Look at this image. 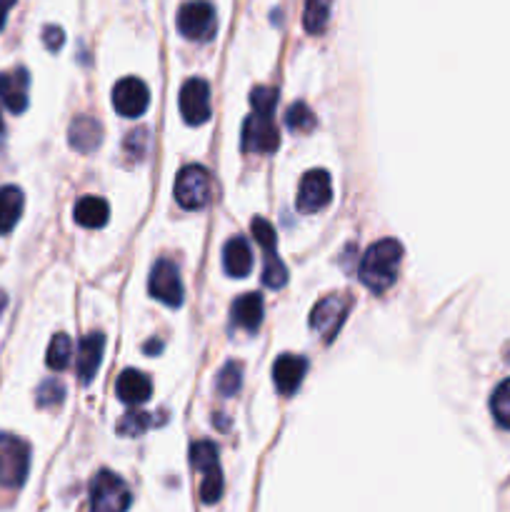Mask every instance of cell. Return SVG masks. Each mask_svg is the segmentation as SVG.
<instances>
[{
    "instance_id": "cell-1",
    "label": "cell",
    "mask_w": 510,
    "mask_h": 512,
    "mask_svg": "<svg viewBox=\"0 0 510 512\" xmlns=\"http://www.w3.org/2000/svg\"><path fill=\"white\" fill-rule=\"evenodd\" d=\"M403 260V245L395 238H383L365 250L360 260V283L373 293H385L395 283L398 265Z\"/></svg>"
},
{
    "instance_id": "cell-2",
    "label": "cell",
    "mask_w": 510,
    "mask_h": 512,
    "mask_svg": "<svg viewBox=\"0 0 510 512\" xmlns=\"http://www.w3.org/2000/svg\"><path fill=\"white\" fill-rule=\"evenodd\" d=\"M133 495L125 480L110 470H100L90 480V512H128Z\"/></svg>"
},
{
    "instance_id": "cell-3",
    "label": "cell",
    "mask_w": 510,
    "mask_h": 512,
    "mask_svg": "<svg viewBox=\"0 0 510 512\" xmlns=\"http://www.w3.org/2000/svg\"><path fill=\"white\" fill-rule=\"evenodd\" d=\"M190 465L203 475V483H200V498H203V503H218L220 495H223V473H220L218 448H215V443L198 440V443L190 445Z\"/></svg>"
},
{
    "instance_id": "cell-4",
    "label": "cell",
    "mask_w": 510,
    "mask_h": 512,
    "mask_svg": "<svg viewBox=\"0 0 510 512\" xmlns=\"http://www.w3.org/2000/svg\"><path fill=\"white\" fill-rule=\"evenodd\" d=\"M30 470V445L15 435L0 433V488H20Z\"/></svg>"
},
{
    "instance_id": "cell-5",
    "label": "cell",
    "mask_w": 510,
    "mask_h": 512,
    "mask_svg": "<svg viewBox=\"0 0 510 512\" xmlns=\"http://www.w3.org/2000/svg\"><path fill=\"white\" fill-rule=\"evenodd\" d=\"M175 200L185 210H200L210 203L213 195V180L203 165H185L175 178Z\"/></svg>"
},
{
    "instance_id": "cell-6",
    "label": "cell",
    "mask_w": 510,
    "mask_h": 512,
    "mask_svg": "<svg viewBox=\"0 0 510 512\" xmlns=\"http://www.w3.org/2000/svg\"><path fill=\"white\" fill-rule=\"evenodd\" d=\"M215 28H218V18H215V8L208 0H188V3L180 5L178 30L183 38L205 43V40L213 38Z\"/></svg>"
},
{
    "instance_id": "cell-7",
    "label": "cell",
    "mask_w": 510,
    "mask_h": 512,
    "mask_svg": "<svg viewBox=\"0 0 510 512\" xmlns=\"http://www.w3.org/2000/svg\"><path fill=\"white\" fill-rule=\"evenodd\" d=\"M350 313V298L348 295H328L320 300L313 310H310V328L330 343L338 335L340 325L345 323Z\"/></svg>"
},
{
    "instance_id": "cell-8",
    "label": "cell",
    "mask_w": 510,
    "mask_h": 512,
    "mask_svg": "<svg viewBox=\"0 0 510 512\" xmlns=\"http://www.w3.org/2000/svg\"><path fill=\"white\" fill-rule=\"evenodd\" d=\"M148 293L150 298L160 300L170 308H178L183 303V283H180V273L173 260L163 258L153 265L148 278Z\"/></svg>"
},
{
    "instance_id": "cell-9",
    "label": "cell",
    "mask_w": 510,
    "mask_h": 512,
    "mask_svg": "<svg viewBox=\"0 0 510 512\" xmlns=\"http://www.w3.org/2000/svg\"><path fill=\"white\" fill-rule=\"evenodd\" d=\"M330 200H333V183H330L328 170H308L300 178L298 198H295L300 213H318L325 205H330Z\"/></svg>"
},
{
    "instance_id": "cell-10",
    "label": "cell",
    "mask_w": 510,
    "mask_h": 512,
    "mask_svg": "<svg viewBox=\"0 0 510 512\" xmlns=\"http://www.w3.org/2000/svg\"><path fill=\"white\" fill-rule=\"evenodd\" d=\"M280 145L278 128H275L273 115L250 113L243 123V150L245 153L268 155L275 153Z\"/></svg>"
},
{
    "instance_id": "cell-11",
    "label": "cell",
    "mask_w": 510,
    "mask_h": 512,
    "mask_svg": "<svg viewBox=\"0 0 510 512\" xmlns=\"http://www.w3.org/2000/svg\"><path fill=\"white\" fill-rule=\"evenodd\" d=\"M180 115L188 125H203L210 118V85L203 78L185 80L180 88Z\"/></svg>"
},
{
    "instance_id": "cell-12",
    "label": "cell",
    "mask_w": 510,
    "mask_h": 512,
    "mask_svg": "<svg viewBox=\"0 0 510 512\" xmlns=\"http://www.w3.org/2000/svg\"><path fill=\"white\" fill-rule=\"evenodd\" d=\"M150 105V90L140 78H123L113 88V108L123 118H140Z\"/></svg>"
},
{
    "instance_id": "cell-13",
    "label": "cell",
    "mask_w": 510,
    "mask_h": 512,
    "mask_svg": "<svg viewBox=\"0 0 510 512\" xmlns=\"http://www.w3.org/2000/svg\"><path fill=\"white\" fill-rule=\"evenodd\" d=\"M28 90H30V73L25 68H13L0 73V103L10 113H23L28 108Z\"/></svg>"
},
{
    "instance_id": "cell-14",
    "label": "cell",
    "mask_w": 510,
    "mask_h": 512,
    "mask_svg": "<svg viewBox=\"0 0 510 512\" xmlns=\"http://www.w3.org/2000/svg\"><path fill=\"white\" fill-rule=\"evenodd\" d=\"M305 373H308V360L290 353L280 355L273 365V383L275 388H278V393L283 395V398L293 395L295 390L300 388V383H303Z\"/></svg>"
},
{
    "instance_id": "cell-15",
    "label": "cell",
    "mask_w": 510,
    "mask_h": 512,
    "mask_svg": "<svg viewBox=\"0 0 510 512\" xmlns=\"http://www.w3.org/2000/svg\"><path fill=\"white\" fill-rule=\"evenodd\" d=\"M263 315L265 305L260 293H245L235 298V303L230 305V320H233L235 328L245 330V333H255L260 323H263Z\"/></svg>"
},
{
    "instance_id": "cell-16",
    "label": "cell",
    "mask_w": 510,
    "mask_h": 512,
    "mask_svg": "<svg viewBox=\"0 0 510 512\" xmlns=\"http://www.w3.org/2000/svg\"><path fill=\"white\" fill-rule=\"evenodd\" d=\"M105 353V335L88 333L78 345V378L83 385L93 383Z\"/></svg>"
},
{
    "instance_id": "cell-17",
    "label": "cell",
    "mask_w": 510,
    "mask_h": 512,
    "mask_svg": "<svg viewBox=\"0 0 510 512\" xmlns=\"http://www.w3.org/2000/svg\"><path fill=\"white\" fill-rule=\"evenodd\" d=\"M115 393H118V398L123 400L125 405L135 408V405H143L145 400H150V395H153V383H150V378L145 373L128 368L120 373L118 383H115Z\"/></svg>"
},
{
    "instance_id": "cell-18",
    "label": "cell",
    "mask_w": 510,
    "mask_h": 512,
    "mask_svg": "<svg viewBox=\"0 0 510 512\" xmlns=\"http://www.w3.org/2000/svg\"><path fill=\"white\" fill-rule=\"evenodd\" d=\"M223 268L230 278H245L253 270V250L245 238H230L223 248Z\"/></svg>"
},
{
    "instance_id": "cell-19",
    "label": "cell",
    "mask_w": 510,
    "mask_h": 512,
    "mask_svg": "<svg viewBox=\"0 0 510 512\" xmlns=\"http://www.w3.org/2000/svg\"><path fill=\"white\" fill-rule=\"evenodd\" d=\"M68 138L75 150H80V153H93L100 145V140H103V125L95 118H90V115H78L70 123Z\"/></svg>"
},
{
    "instance_id": "cell-20",
    "label": "cell",
    "mask_w": 510,
    "mask_h": 512,
    "mask_svg": "<svg viewBox=\"0 0 510 512\" xmlns=\"http://www.w3.org/2000/svg\"><path fill=\"white\" fill-rule=\"evenodd\" d=\"M73 218L80 228H103L110 218V205L103 198H98V195H85V198L75 203Z\"/></svg>"
},
{
    "instance_id": "cell-21",
    "label": "cell",
    "mask_w": 510,
    "mask_h": 512,
    "mask_svg": "<svg viewBox=\"0 0 510 512\" xmlns=\"http://www.w3.org/2000/svg\"><path fill=\"white\" fill-rule=\"evenodd\" d=\"M23 193L15 185L0 188V235L10 233L23 215Z\"/></svg>"
},
{
    "instance_id": "cell-22",
    "label": "cell",
    "mask_w": 510,
    "mask_h": 512,
    "mask_svg": "<svg viewBox=\"0 0 510 512\" xmlns=\"http://www.w3.org/2000/svg\"><path fill=\"white\" fill-rule=\"evenodd\" d=\"M330 5L333 0H305L303 25L310 35H320L330 20Z\"/></svg>"
},
{
    "instance_id": "cell-23",
    "label": "cell",
    "mask_w": 510,
    "mask_h": 512,
    "mask_svg": "<svg viewBox=\"0 0 510 512\" xmlns=\"http://www.w3.org/2000/svg\"><path fill=\"white\" fill-rule=\"evenodd\" d=\"M70 358H73V340H70L65 333H58L53 340H50L48 358H45V363H48L50 370L60 373V370L68 368Z\"/></svg>"
},
{
    "instance_id": "cell-24",
    "label": "cell",
    "mask_w": 510,
    "mask_h": 512,
    "mask_svg": "<svg viewBox=\"0 0 510 512\" xmlns=\"http://www.w3.org/2000/svg\"><path fill=\"white\" fill-rule=\"evenodd\" d=\"M490 413L500 428L510 430V378H505L490 395Z\"/></svg>"
},
{
    "instance_id": "cell-25",
    "label": "cell",
    "mask_w": 510,
    "mask_h": 512,
    "mask_svg": "<svg viewBox=\"0 0 510 512\" xmlns=\"http://www.w3.org/2000/svg\"><path fill=\"white\" fill-rule=\"evenodd\" d=\"M150 425H153V415L143 413V410H128L118 423V433L125 435V438H138Z\"/></svg>"
},
{
    "instance_id": "cell-26",
    "label": "cell",
    "mask_w": 510,
    "mask_h": 512,
    "mask_svg": "<svg viewBox=\"0 0 510 512\" xmlns=\"http://www.w3.org/2000/svg\"><path fill=\"white\" fill-rule=\"evenodd\" d=\"M285 125H288L290 130H295V133H308V130H313L315 125L313 110H310L305 103L290 105V108L285 110Z\"/></svg>"
},
{
    "instance_id": "cell-27",
    "label": "cell",
    "mask_w": 510,
    "mask_h": 512,
    "mask_svg": "<svg viewBox=\"0 0 510 512\" xmlns=\"http://www.w3.org/2000/svg\"><path fill=\"white\" fill-rule=\"evenodd\" d=\"M263 283L268 285V288H273V290H280L285 283H288V268H285L283 260L278 258V253L265 255Z\"/></svg>"
},
{
    "instance_id": "cell-28",
    "label": "cell",
    "mask_w": 510,
    "mask_h": 512,
    "mask_svg": "<svg viewBox=\"0 0 510 512\" xmlns=\"http://www.w3.org/2000/svg\"><path fill=\"white\" fill-rule=\"evenodd\" d=\"M250 235L255 238V243L263 248L265 255H273L278 253V243H275V228L268 223L265 218H253V223H250Z\"/></svg>"
},
{
    "instance_id": "cell-29",
    "label": "cell",
    "mask_w": 510,
    "mask_h": 512,
    "mask_svg": "<svg viewBox=\"0 0 510 512\" xmlns=\"http://www.w3.org/2000/svg\"><path fill=\"white\" fill-rule=\"evenodd\" d=\"M240 383H243V365L240 363H228L223 365V370L218 373V390L220 395L230 398L240 390Z\"/></svg>"
},
{
    "instance_id": "cell-30",
    "label": "cell",
    "mask_w": 510,
    "mask_h": 512,
    "mask_svg": "<svg viewBox=\"0 0 510 512\" xmlns=\"http://www.w3.org/2000/svg\"><path fill=\"white\" fill-rule=\"evenodd\" d=\"M250 105H253V113L273 115L275 105H278V90L268 88V85H258V88L250 93Z\"/></svg>"
},
{
    "instance_id": "cell-31",
    "label": "cell",
    "mask_w": 510,
    "mask_h": 512,
    "mask_svg": "<svg viewBox=\"0 0 510 512\" xmlns=\"http://www.w3.org/2000/svg\"><path fill=\"white\" fill-rule=\"evenodd\" d=\"M65 388L58 380H45L38 388V405L40 408H55V405L63 403Z\"/></svg>"
},
{
    "instance_id": "cell-32",
    "label": "cell",
    "mask_w": 510,
    "mask_h": 512,
    "mask_svg": "<svg viewBox=\"0 0 510 512\" xmlns=\"http://www.w3.org/2000/svg\"><path fill=\"white\" fill-rule=\"evenodd\" d=\"M63 40H65V35L58 25H48V28L43 30V43L48 50H60Z\"/></svg>"
},
{
    "instance_id": "cell-33",
    "label": "cell",
    "mask_w": 510,
    "mask_h": 512,
    "mask_svg": "<svg viewBox=\"0 0 510 512\" xmlns=\"http://www.w3.org/2000/svg\"><path fill=\"white\" fill-rule=\"evenodd\" d=\"M13 5H15V0H0V30L5 28V20H8V13Z\"/></svg>"
},
{
    "instance_id": "cell-34",
    "label": "cell",
    "mask_w": 510,
    "mask_h": 512,
    "mask_svg": "<svg viewBox=\"0 0 510 512\" xmlns=\"http://www.w3.org/2000/svg\"><path fill=\"white\" fill-rule=\"evenodd\" d=\"M5 308V295H0V310Z\"/></svg>"
},
{
    "instance_id": "cell-35",
    "label": "cell",
    "mask_w": 510,
    "mask_h": 512,
    "mask_svg": "<svg viewBox=\"0 0 510 512\" xmlns=\"http://www.w3.org/2000/svg\"><path fill=\"white\" fill-rule=\"evenodd\" d=\"M0 130H3V118H0Z\"/></svg>"
},
{
    "instance_id": "cell-36",
    "label": "cell",
    "mask_w": 510,
    "mask_h": 512,
    "mask_svg": "<svg viewBox=\"0 0 510 512\" xmlns=\"http://www.w3.org/2000/svg\"><path fill=\"white\" fill-rule=\"evenodd\" d=\"M508 355H510V353H508Z\"/></svg>"
}]
</instances>
